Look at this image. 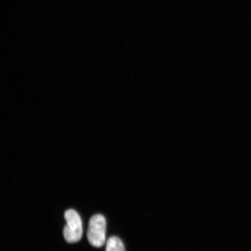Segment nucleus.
Instances as JSON below:
<instances>
[{
	"mask_svg": "<svg viewBox=\"0 0 251 251\" xmlns=\"http://www.w3.org/2000/svg\"><path fill=\"white\" fill-rule=\"evenodd\" d=\"M67 225L64 229V237L68 243L80 241L83 234L82 221L78 213L74 209H69L65 213Z\"/></svg>",
	"mask_w": 251,
	"mask_h": 251,
	"instance_id": "1",
	"label": "nucleus"
},
{
	"mask_svg": "<svg viewBox=\"0 0 251 251\" xmlns=\"http://www.w3.org/2000/svg\"><path fill=\"white\" fill-rule=\"evenodd\" d=\"M106 220L102 215L93 216L89 222L87 239L92 246L99 248L104 245L106 241Z\"/></svg>",
	"mask_w": 251,
	"mask_h": 251,
	"instance_id": "2",
	"label": "nucleus"
},
{
	"mask_svg": "<svg viewBox=\"0 0 251 251\" xmlns=\"http://www.w3.org/2000/svg\"><path fill=\"white\" fill-rule=\"evenodd\" d=\"M106 251H125L122 241L117 237H112L106 243Z\"/></svg>",
	"mask_w": 251,
	"mask_h": 251,
	"instance_id": "3",
	"label": "nucleus"
}]
</instances>
